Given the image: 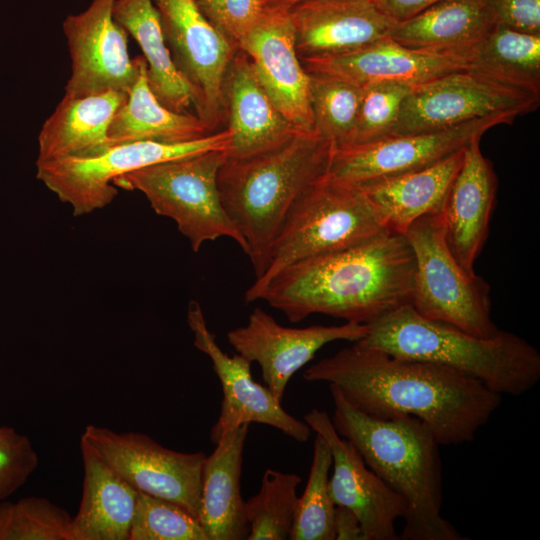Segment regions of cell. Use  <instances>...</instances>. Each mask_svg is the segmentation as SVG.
Masks as SVG:
<instances>
[{"label":"cell","mask_w":540,"mask_h":540,"mask_svg":"<svg viewBox=\"0 0 540 540\" xmlns=\"http://www.w3.org/2000/svg\"><path fill=\"white\" fill-rule=\"evenodd\" d=\"M303 378L335 385L353 407L372 417L414 416L440 445L473 441L502 398L459 371L356 343L311 365Z\"/></svg>","instance_id":"cell-1"},{"label":"cell","mask_w":540,"mask_h":540,"mask_svg":"<svg viewBox=\"0 0 540 540\" xmlns=\"http://www.w3.org/2000/svg\"><path fill=\"white\" fill-rule=\"evenodd\" d=\"M415 261L403 234L384 230L353 246L296 262L276 274L259 300L291 323L312 314L369 324L411 304Z\"/></svg>","instance_id":"cell-2"},{"label":"cell","mask_w":540,"mask_h":540,"mask_svg":"<svg viewBox=\"0 0 540 540\" xmlns=\"http://www.w3.org/2000/svg\"><path fill=\"white\" fill-rule=\"evenodd\" d=\"M332 424L350 441L366 465L406 503L401 540H466L441 515L440 444L414 416L372 417L353 407L329 384Z\"/></svg>","instance_id":"cell-3"},{"label":"cell","mask_w":540,"mask_h":540,"mask_svg":"<svg viewBox=\"0 0 540 540\" xmlns=\"http://www.w3.org/2000/svg\"><path fill=\"white\" fill-rule=\"evenodd\" d=\"M333 144L315 131L221 164L217 185L222 205L247 246L256 278L288 211L313 183L329 173Z\"/></svg>","instance_id":"cell-4"},{"label":"cell","mask_w":540,"mask_h":540,"mask_svg":"<svg viewBox=\"0 0 540 540\" xmlns=\"http://www.w3.org/2000/svg\"><path fill=\"white\" fill-rule=\"evenodd\" d=\"M367 325L366 334L353 343L451 368L501 396L524 394L540 380V353L512 332L500 330L488 338L474 336L420 315L411 304Z\"/></svg>","instance_id":"cell-5"},{"label":"cell","mask_w":540,"mask_h":540,"mask_svg":"<svg viewBox=\"0 0 540 540\" xmlns=\"http://www.w3.org/2000/svg\"><path fill=\"white\" fill-rule=\"evenodd\" d=\"M388 230L378 209L356 184L329 173L293 203L271 245L262 275L245 293L259 300L268 282L284 268L363 242Z\"/></svg>","instance_id":"cell-6"},{"label":"cell","mask_w":540,"mask_h":540,"mask_svg":"<svg viewBox=\"0 0 540 540\" xmlns=\"http://www.w3.org/2000/svg\"><path fill=\"white\" fill-rule=\"evenodd\" d=\"M226 155V150H211L160 162L126 173L114 185L140 191L156 214L176 223L194 252L205 242L228 237L246 254L219 195L217 175Z\"/></svg>","instance_id":"cell-7"},{"label":"cell","mask_w":540,"mask_h":540,"mask_svg":"<svg viewBox=\"0 0 540 540\" xmlns=\"http://www.w3.org/2000/svg\"><path fill=\"white\" fill-rule=\"evenodd\" d=\"M415 261L411 305L422 316L488 338L500 329L491 317L490 286L449 250L441 212L424 215L403 234Z\"/></svg>","instance_id":"cell-8"},{"label":"cell","mask_w":540,"mask_h":540,"mask_svg":"<svg viewBox=\"0 0 540 540\" xmlns=\"http://www.w3.org/2000/svg\"><path fill=\"white\" fill-rule=\"evenodd\" d=\"M231 138V132L224 128L184 143L135 141L111 145L89 157L36 163V177L60 201L71 206L74 216H83L106 207L114 200L118 194L114 181L120 176L206 151H228Z\"/></svg>","instance_id":"cell-9"},{"label":"cell","mask_w":540,"mask_h":540,"mask_svg":"<svg viewBox=\"0 0 540 540\" xmlns=\"http://www.w3.org/2000/svg\"><path fill=\"white\" fill-rule=\"evenodd\" d=\"M540 96L463 69L415 85L403 101L391 135L434 132L484 117L510 124L535 111Z\"/></svg>","instance_id":"cell-10"},{"label":"cell","mask_w":540,"mask_h":540,"mask_svg":"<svg viewBox=\"0 0 540 540\" xmlns=\"http://www.w3.org/2000/svg\"><path fill=\"white\" fill-rule=\"evenodd\" d=\"M81 437L134 489L177 503L197 518L204 453L174 451L144 433L94 424Z\"/></svg>","instance_id":"cell-11"},{"label":"cell","mask_w":540,"mask_h":540,"mask_svg":"<svg viewBox=\"0 0 540 540\" xmlns=\"http://www.w3.org/2000/svg\"><path fill=\"white\" fill-rule=\"evenodd\" d=\"M152 2L172 59L192 90L196 115L216 132L225 121V74L238 48L209 23L195 0Z\"/></svg>","instance_id":"cell-12"},{"label":"cell","mask_w":540,"mask_h":540,"mask_svg":"<svg viewBox=\"0 0 540 540\" xmlns=\"http://www.w3.org/2000/svg\"><path fill=\"white\" fill-rule=\"evenodd\" d=\"M115 0H92L63 21L71 59L64 95L80 97L107 91L128 93L134 86L142 56L131 59L128 33L113 16Z\"/></svg>","instance_id":"cell-13"},{"label":"cell","mask_w":540,"mask_h":540,"mask_svg":"<svg viewBox=\"0 0 540 540\" xmlns=\"http://www.w3.org/2000/svg\"><path fill=\"white\" fill-rule=\"evenodd\" d=\"M187 322L194 346L209 357L222 387L220 414L210 432L214 444L228 431L251 423L272 426L299 443L309 439L312 430L305 421L286 412L270 390L253 379L251 362L238 353L229 356L220 348L196 301L189 303Z\"/></svg>","instance_id":"cell-14"},{"label":"cell","mask_w":540,"mask_h":540,"mask_svg":"<svg viewBox=\"0 0 540 540\" xmlns=\"http://www.w3.org/2000/svg\"><path fill=\"white\" fill-rule=\"evenodd\" d=\"M498 124L510 123L502 117H484L444 130L390 135L334 148L329 175L359 184L420 169L465 148Z\"/></svg>","instance_id":"cell-15"},{"label":"cell","mask_w":540,"mask_h":540,"mask_svg":"<svg viewBox=\"0 0 540 540\" xmlns=\"http://www.w3.org/2000/svg\"><path fill=\"white\" fill-rule=\"evenodd\" d=\"M367 330V324L356 322L286 327L256 307L246 325L229 331L227 339L238 354L251 363H258L266 387L281 402L291 377L311 361L319 349L337 340L356 342Z\"/></svg>","instance_id":"cell-16"},{"label":"cell","mask_w":540,"mask_h":540,"mask_svg":"<svg viewBox=\"0 0 540 540\" xmlns=\"http://www.w3.org/2000/svg\"><path fill=\"white\" fill-rule=\"evenodd\" d=\"M304 421L331 450L333 473L328 487L335 506L346 507L357 516L365 540H399L395 523L405 515L404 499L366 465L350 441L337 433L326 412L312 409L304 415Z\"/></svg>","instance_id":"cell-17"},{"label":"cell","mask_w":540,"mask_h":540,"mask_svg":"<svg viewBox=\"0 0 540 540\" xmlns=\"http://www.w3.org/2000/svg\"><path fill=\"white\" fill-rule=\"evenodd\" d=\"M238 49L277 109L298 130L314 131L310 76L295 47L293 27L284 9L267 8Z\"/></svg>","instance_id":"cell-18"},{"label":"cell","mask_w":540,"mask_h":540,"mask_svg":"<svg viewBox=\"0 0 540 540\" xmlns=\"http://www.w3.org/2000/svg\"><path fill=\"white\" fill-rule=\"evenodd\" d=\"M285 10L300 60L364 48L389 38L397 22L375 0H301Z\"/></svg>","instance_id":"cell-19"},{"label":"cell","mask_w":540,"mask_h":540,"mask_svg":"<svg viewBox=\"0 0 540 540\" xmlns=\"http://www.w3.org/2000/svg\"><path fill=\"white\" fill-rule=\"evenodd\" d=\"M480 139H473L464 148L441 210L445 242L468 271H474L487 239L497 192V176L480 149Z\"/></svg>","instance_id":"cell-20"},{"label":"cell","mask_w":540,"mask_h":540,"mask_svg":"<svg viewBox=\"0 0 540 540\" xmlns=\"http://www.w3.org/2000/svg\"><path fill=\"white\" fill-rule=\"evenodd\" d=\"M300 61L307 72L333 75L359 86L377 82L415 86L467 69L461 51L415 49L390 38L350 53Z\"/></svg>","instance_id":"cell-21"},{"label":"cell","mask_w":540,"mask_h":540,"mask_svg":"<svg viewBox=\"0 0 540 540\" xmlns=\"http://www.w3.org/2000/svg\"><path fill=\"white\" fill-rule=\"evenodd\" d=\"M228 157H244L274 147L299 132L277 109L259 82L247 55L237 49L223 82Z\"/></svg>","instance_id":"cell-22"},{"label":"cell","mask_w":540,"mask_h":540,"mask_svg":"<svg viewBox=\"0 0 540 540\" xmlns=\"http://www.w3.org/2000/svg\"><path fill=\"white\" fill-rule=\"evenodd\" d=\"M249 426L243 424L224 434L203 462L197 519L208 540H243L249 535L240 486Z\"/></svg>","instance_id":"cell-23"},{"label":"cell","mask_w":540,"mask_h":540,"mask_svg":"<svg viewBox=\"0 0 540 540\" xmlns=\"http://www.w3.org/2000/svg\"><path fill=\"white\" fill-rule=\"evenodd\" d=\"M83 487L70 540H128L138 491L80 439Z\"/></svg>","instance_id":"cell-24"},{"label":"cell","mask_w":540,"mask_h":540,"mask_svg":"<svg viewBox=\"0 0 540 540\" xmlns=\"http://www.w3.org/2000/svg\"><path fill=\"white\" fill-rule=\"evenodd\" d=\"M127 94L64 95L38 135L36 163L96 155L107 147L112 118Z\"/></svg>","instance_id":"cell-25"},{"label":"cell","mask_w":540,"mask_h":540,"mask_svg":"<svg viewBox=\"0 0 540 540\" xmlns=\"http://www.w3.org/2000/svg\"><path fill=\"white\" fill-rule=\"evenodd\" d=\"M463 151L420 169L356 185L378 209L387 229L404 234L420 217L441 212Z\"/></svg>","instance_id":"cell-26"},{"label":"cell","mask_w":540,"mask_h":540,"mask_svg":"<svg viewBox=\"0 0 540 540\" xmlns=\"http://www.w3.org/2000/svg\"><path fill=\"white\" fill-rule=\"evenodd\" d=\"M495 25L489 0H440L396 22L389 38L415 49L463 51Z\"/></svg>","instance_id":"cell-27"},{"label":"cell","mask_w":540,"mask_h":540,"mask_svg":"<svg viewBox=\"0 0 540 540\" xmlns=\"http://www.w3.org/2000/svg\"><path fill=\"white\" fill-rule=\"evenodd\" d=\"M113 16L140 46L147 82L158 101L172 111L186 113L193 105V93L172 59L152 0H115Z\"/></svg>","instance_id":"cell-28"},{"label":"cell","mask_w":540,"mask_h":540,"mask_svg":"<svg viewBox=\"0 0 540 540\" xmlns=\"http://www.w3.org/2000/svg\"><path fill=\"white\" fill-rule=\"evenodd\" d=\"M146 67L142 56L139 76L110 123L109 146L135 141L184 143L213 133L197 115L161 104L148 85Z\"/></svg>","instance_id":"cell-29"},{"label":"cell","mask_w":540,"mask_h":540,"mask_svg":"<svg viewBox=\"0 0 540 540\" xmlns=\"http://www.w3.org/2000/svg\"><path fill=\"white\" fill-rule=\"evenodd\" d=\"M463 55L467 69L540 96V35L496 24Z\"/></svg>","instance_id":"cell-30"},{"label":"cell","mask_w":540,"mask_h":540,"mask_svg":"<svg viewBox=\"0 0 540 540\" xmlns=\"http://www.w3.org/2000/svg\"><path fill=\"white\" fill-rule=\"evenodd\" d=\"M308 74L314 131L335 149L352 145L362 86L329 74Z\"/></svg>","instance_id":"cell-31"},{"label":"cell","mask_w":540,"mask_h":540,"mask_svg":"<svg viewBox=\"0 0 540 540\" xmlns=\"http://www.w3.org/2000/svg\"><path fill=\"white\" fill-rule=\"evenodd\" d=\"M301 478L294 473L266 469L259 491L245 501L247 540L289 539L298 504Z\"/></svg>","instance_id":"cell-32"},{"label":"cell","mask_w":540,"mask_h":540,"mask_svg":"<svg viewBox=\"0 0 540 540\" xmlns=\"http://www.w3.org/2000/svg\"><path fill=\"white\" fill-rule=\"evenodd\" d=\"M331 466L329 445L322 436L316 434L307 484L302 496L298 498L289 539L335 540V504L328 487Z\"/></svg>","instance_id":"cell-33"},{"label":"cell","mask_w":540,"mask_h":540,"mask_svg":"<svg viewBox=\"0 0 540 540\" xmlns=\"http://www.w3.org/2000/svg\"><path fill=\"white\" fill-rule=\"evenodd\" d=\"M72 516L44 497L0 503V540H70Z\"/></svg>","instance_id":"cell-34"},{"label":"cell","mask_w":540,"mask_h":540,"mask_svg":"<svg viewBox=\"0 0 540 540\" xmlns=\"http://www.w3.org/2000/svg\"><path fill=\"white\" fill-rule=\"evenodd\" d=\"M128 540H208L198 519L172 501L138 491Z\"/></svg>","instance_id":"cell-35"},{"label":"cell","mask_w":540,"mask_h":540,"mask_svg":"<svg viewBox=\"0 0 540 540\" xmlns=\"http://www.w3.org/2000/svg\"><path fill=\"white\" fill-rule=\"evenodd\" d=\"M413 87L396 82L363 85L352 145L390 136L398 120L403 101Z\"/></svg>","instance_id":"cell-36"},{"label":"cell","mask_w":540,"mask_h":540,"mask_svg":"<svg viewBox=\"0 0 540 540\" xmlns=\"http://www.w3.org/2000/svg\"><path fill=\"white\" fill-rule=\"evenodd\" d=\"M38 463L30 439L13 427L0 425V500L24 485Z\"/></svg>","instance_id":"cell-37"},{"label":"cell","mask_w":540,"mask_h":540,"mask_svg":"<svg viewBox=\"0 0 540 540\" xmlns=\"http://www.w3.org/2000/svg\"><path fill=\"white\" fill-rule=\"evenodd\" d=\"M209 23L238 48L266 10L262 0H195Z\"/></svg>","instance_id":"cell-38"},{"label":"cell","mask_w":540,"mask_h":540,"mask_svg":"<svg viewBox=\"0 0 540 540\" xmlns=\"http://www.w3.org/2000/svg\"><path fill=\"white\" fill-rule=\"evenodd\" d=\"M496 24L540 35V0H489Z\"/></svg>","instance_id":"cell-39"},{"label":"cell","mask_w":540,"mask_h":540,"mask_svg":"<svg viewBox=\"0 0 540 540\" xmlns=\"http://www.w3.org/2000/svg\"><path fill=\"white\" fill-rule=\"evenodd\" d=\"M440 0H375L378 7L395 21L406 20Z\"/></svg>","instance_id":"cell-40"},{"label":"cell","mask_w":540,"mask_h":540,"mask_svg":"<svg viewBox=\"0 0 540 540\" xmlns=\"http://www.w3.org/2000/svg\"><path fill=\"white\" fill-rule=\"evenodd\" d=\"M333 527L335 540H365L357 516L346 507L335 506Z\"/></svg>","instance_id":"cell-41"},{"label":"cell","mask_w":540,"mask_h":540,"mask_svg":"<svg viewBox=\"0 0 540 540\" xmlns=\"http://www.w3.org/2000/svg\"><path fill=\"white\" fill-rule=\"evenodd\" d=\"M301 0H262L267 8L287 9Z\"/></svg>","instance_id":"cell-42"}]
</instances>
